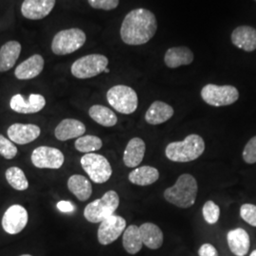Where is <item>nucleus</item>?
Instances as JSON below:
<instances>
[{"label": "nucleus", "mask_w": 256, "mask_h": 256, "mask_svg": "<svg viewBox=\"0 0 256 256\" xmlns=\"http://www.w3.org/2000/svg\"><path fill=\"white\" fill-rule=\"evenodd\" d=\"M158 30L155 14L149 10L138 8L128 12L120 26L122 40L131 46L144 45L150 41Z\"/></svg>", "instance_id": "f257e3e1"}, {"label": "nucleus", "mask_w": 256, "mask_h": 256, "mask_svg": "<svg viewBox=\"0 0 256 256\" xmlns=\"http://www.w3.org/2000/svg\"><path fill=\"white\" fill-rule=\"evenodd\" d=\"M198 192L196 180L190 174H182L178 176L174 185L167 188L164 192L166 202L174 206L187 209L194 204Z\"/></svg>", "instance_id": "f03ea898"}, {"label": "nucleus", "mask_w": 256, "mask_h": 256, "mask_svg": "<svg viewBox=\"0 0 256 256\" xmlns=\"http://www.w3.org/2000/svg\"><path fill=\"white\" fill-rule=\"evenodd\" d=\"M205 151L202 136L191 134L182 142H170L165 148L166 158L174 162H189L198 158Z\"/></svg>", "instance_id": "7ed1b4c3"}, {"label": "nucleus", "mask_w": 256, "mask_h": 256, "mask_svg": "<svg viewBox=\"0 0 256 256\" xmlns=\"http://www.w3.org/2000/svg\"><path fill=\"white\" fill-rule=\"evenodd\" d=\"M119 205V194L117 192L110 190L101 198L88 204L84 210V216L90 223H101L102 221L113 216Z\"/></svg>", "instance_id": "20e7f679"}, {"label": "nucleus", "mask_w": 256, "mask_h": 256, "mask_svg": "<svg viewBox=\"0 0 256 256\" xmlns=\"http://www.w3.org/2000/svg\"><path fill=\"white\" fill-rule=\"evenodd\" d=\"M86 41L84 32L72 28L60 30L55 34L52 41V50L56 55H66L74 54L81 48Z\"/></svg>", "instance_id": "39448f33"}, {"label": "nucleus", "mask_w": 256, "mask_h": 256, "mask_svg": "<svg viewBox=\"0 0 256 256\" xmlns=\"http://www.w3.org/2000/svg\"><path fill=\"white\" fill-rule=\"evenodd\" d=\"M106 99L114 110L126 115L134 113L138 104L136 92L124 84L112 86L106 93Z\"/></svg>", "instance_id": "423d86ee"}, {"label": "nucleus", "mask_w": 256, "mask_h": 256, "mask_svg": "<svg viewBox=\"0 0 256 256\" xmlns=\"http://www.w3.org/2000/svg\"><path fill=\"white\" fill-rule=\"evenodd\" d=\"M108 59L104 55L93 54L76 60L72 66V74L78 79H90L108 68Z\"/></svg>", "instance_id": "0eeeda50"}, {"label": "nucleus", "mask_w": 256, "mask_h": 256, "mask_svg": "<svg viewBox=\"0 0 256 256\" xmlns=\"http://www.w3.org/2000/svg\"><path fill=\"white\" fill-rule=\"evenodd\" d=\"M202 100L212 106L220 108L234 104L239 98L238 88L232 86L208 84L202 90Z\"/></svg>", "instance_id": "6e6552de"}, {"label": "nucleus", "mask_w": 256, "mask_h": 256, "mask_svg": "<svg viewBox=\"0 0 256 256\" xmlns=\"http://www.w3.org/2000/svg\"><path fill=\"white\" fill-rule=\"evenodd\" d=\"M81 165L93 182H106L112 176V167L104 156L95 153L84 154L81 158Z\"/></svg>", "instance_id": "1a4fd4ad"}, {"label": "nucleus", "mask_w": 256, "mask_h": 256, "mask_svg": "<svg viewBox=\"0 0 256 256\" xmlns=\"http://www.w3.org/2000/svg\"><path fill=\"white\" fill-rule=\"evenodd\" d=\"M64 162V154L54 147H37L32 154V162L39 169H59Z\"/></svg>", "instance_id": "9d476101"}, {"label": "nucleus", "mask_w": 256, "mask_h": 256, "mask_svg": "<svg viewBox=\"0 0 256 256\" xmlns=\"http://www.w3.org/2000/svg\"><path fill=\"white\" fill-rule=\"evenodd\" d=\"M126 229V220L120 216L113 214L108 218L102 221L97 232L98 241L104 246L110 245L114 241H116Z\"/></svg>", "instance_id": "9b49d317"}, {"label": "nucleus", "mask_w": 256, "mask_h": 256, "mask_svg": "<svg viewBox=\"0 0 256 256\" xmlns=\"http://www.w3.org/2000/svg\"><path fill=\"white\" fill-rule=\"evenodd\" d=\"M28 212L21 205H12L2 218L3 230L9 234H18L27 226Z\"/></svg>", "instance_id": "f8f14e48"}, {"label": "nucleus", "mask_w": 256, "mask_h": 256, "mask_svg": "<svg viewBox=\"0 0 256 256\" xmlns=\"http://www.w3.org/2000/svg\"><path fill=\"white\" fill-rule=\"evenodd\" d=\"M45 106L46 99L41 94H30L28 99H25L21 94H16L10 101V108L20 114L37 113L43 110Z\"/></svg>", "instance_id": "ddd939ff"}, {"label": "nucleus", "mask_w": 256, "mask_h": 256, "mask_svg": "<svg viewBox=\"0 0 256 256\" xmlns=\"http://www.w3.org/2000/svg\"><path fill=\"white\" fill-rule=\"evenodd\" d=\"M56 0H24L21 14L25 18L40 20L46 18L54 10Z\"/></svg>", "instance_id": "4468645a"}, {"label": "nucleus", "mask_w": 256, "mask_h": 256, "mask_svg": "<svg viewBox=\"0 0 256 256\" xmlns=\"http://www.w3.org/2000/svg\"><path fill=\"white\" fill-rule=\"evenodd\" d=\"M7 134L12 142L24 146L36 140L41 134V129L36 124H14L8 128Z\"/></svg>", "instance_id": "2eb2a0df"}, {"label": "nucleus", "mask_w": 256, "mask_h": 256, "mask_svg": "<svg viewBox=\"0 0 256 256\" xmlns=\"http://www.w3.org/2000/svg\"><path fill=\"white\" fill-rule=\"evenodd\" d=\"M45 66V60L40 54H34L19 64L14 75L18 80H30L41 74Z\"/></svg>", "instance_id": "dca6fc26"}, {"label": "nucleus", "mask_w": 256, "mask_h": 256, "mask_svg": "<svg viewBox=\"0 0 256 256\" xmlns=\"http://www.w3.org/2000/svg\"><path fill=\"white\" fill-rule=\"evenodd\" d=\"M146 151V146L142 138L138 137L131 138L124 152V164L129 168H136L144 160Z\"/></svg>", "instance_id": "f3484780"}, {"label": "nucleus", "mask_w": 256, "mask_h": 256, "mask_svg": "<svg viewBox=\"0 0 256 256\" xmlns=\"http://www.w3.org/2000/svg\"><path fill=\"white\" fill-rule=\"evenodd\" d=\"M86 132V126L75 119H64L58 124L54 130L55 137L61 142L82 137Z\"/></svg>", "instance_id": "a211bd4d"}, {"label": "nucleus", "mask_w": 256, "mask_h": 256, "mask_svg": "<svg viewBox=\"0 0 256 256\" xmlns=\"http://www.w3.org/2000/svg\"><path fill=\"white\" fill-rule=\"evenodd\" d=\"M232 42L239 48L250 52L256 50V30L250 26H240L234 30Z\"/></svg>", "instance_id": "6ab92c4d"}, {"label": "nucleus", "mask_w": 256, "mask_h": 256, "mask_svg": "<svg viewBox=\"0 0 256 256\" xmlns=\"http://www.w3.org/2000/svg\"><path fill=\"white\" fill-rule=\"evenodd\" d=\"M174 115V108L164 102L156 101L149 106L146 113V120L151 126L164 124Z\"/></svg>", "instance_id": "aec40b11"}, {"label": "nucleus", "mask_w": 256, "mask_h": 256, "mask_svg": "<svg viewBox=\"0 0 256 256\" xmlns=\"http://www.w3.org/2000/svg\"><path fill=\"white\" fill-rule=\"evenodd\" d=\"M230 252L236 256H245L248 252L250 239L247 232L242 228L232 230L227 234Z\"/></svg>", "instance_id": "412c9836"}, {"label": "nucleus", "mask_w": 256, "mask_h": 256, "mask_svg": "<svg viewBox=\"0 0 256 256\" xmlns=\"http://www.w3.org/2000/svg\"><path fill=\"white\" fill-rule=\"evenodd\" d=\"M22 46L18 41H9L0 48V72L12 70L21 54Z\"/></svg>", "instance_id": "4be33fe9"}, {"label": "nucleus", "mask_w": 256, "mask_h": 256, "mask_svg": "<svg viewBox=\"0 0 256 256\" xmlns=\"http://www.w3.org/2000/svg\"><path fill=\"white\" fill-rule=\"evenodd\" d=\"M194 54L187 46H174L169 48L164 55L165 64L170 68L192 64Z\"/></svg>", "instance_id": "5701e85b"}, {"label": "nucleus", "mask_w": 256, "mask_h": 256, "mask_svg": "<svg viewBox=\"0 0 256 256\" xmlns=\"http://www.w3.org/2000/svg\"><path fill=\"white\" fill-rule=\"evenodd\" d=\"M140 232L144 245L151 250H158L162 246L164 234L158 226L154 223L146 222L140 226Z\"/></svg>", "instance_id": "b1692460"}, {"label": "nucleus", "mask_w": 256, "mask_h": 256, "mask_svg": "<svg viewBox=\"0 0 256 256\" xmlns=\"http://www.w3.org/2000/svg\"><path fill=\"white\" fill-rule=\"evenodd\" d=\"M160 178L158 170L153 166H140L128 174L129 182L138 186H148L155 183Z\"/></svg>", "instance_id": "393cba45"}, {"label": "nucleus", "mask_w": 256, "mask_h": 256, "mask_svg": "<svg viewBox=\"0 0 256 256\" xmlns=\"http://www.w3.org/2000/svg\"><path fill=\"white\" fill-rule=\"evenodd\" d=\"M68 188L80 202H86L92 196V183L82 174L72 176L68 180Z\"/></svg>", "instance_id": "a878e982"}, {"label": "nucleus", "mask_w": 256, "mask_h": 256, "mask_svg": "<svg viewBox=\"0 0 256 256\" xmlns=\"http://www.w3.org/2000/svg\"><path fill=\"white\" fill-rule=\"evenodd\" d=\"M122 245L129 254H136L144 246V242L140 232V227L130 225L124 232Z\"/></svg>", "instance_id": "bb28decb"}, {"label": "nucleus", "mask_w": 256, "mask_h": 256, "mask_svg": "<svg viewBox=\"0 0 256 256\" xmlns=\"http://www.w3.org/2000/svg\"><path fill=\"white\" fill-rule=\"evenodd\" d=\"M88 114L94 122L104 128L116 126L118 118L112 110L101 104H94L88 110Z\"/></svg>", "instance_id": "cd10ccee"}, {"label": "nucleus", "mask_w": 256, "mask_h": 256, "mask_svg": "<svg viewBox=\"0 0 256 256\" xmlns=\"http://www.w3.org/2000/svg\"><path fill=\"white\" fill-rule=\"evenodd\" d=\"M5 176L7 182L14 189L18 191L27 190L28 182L22 169L18 167H10L6 171Z\"/></svg>", "instance_id": "c85d7f7f"}, {"label": "nucleus", "mask_w": 256, "mask_h": 256, "mask_svg": "<svg viewBox=\"0 0 256 256\" xmlns=\"http://www.w3.org/2000/svg\"><path fill=\"white\" fill-rule=\"evenodd\" d=\"M77 151L82 153H92L101 149L102 142L101 138L93 135H86L78 138L74 144Z\"/></svg>", "instance_id": "c756f323"}, {"label": "nucleus", "mask_w": 256, "mask_h": 256, "mask_svg": "<svg viewBox=\"0 0 256 256\" xmlns=\"http://www.w3.org/2000/svg\"><path fill=\"white\" fill-rule=\"evenodd\" d=\"M202 214H203V218L208 224L214 225L220 220V206L212 200H208L203 205Z\"/></svg>", "instance_id": "7c9ffc66"}, {"label": "nucleus", "mask_w": 256, "mask_h": 256, "mask_svg": "<svg viewBox=\"0 0 256 256\" xmlns=\"http://www.w3.org/2000/svg\"><path fill=\"white\" fill-rule=\"evenodd\" d=\"M18 154V147L10 140L0 134V155L7 160L14 158Z\"/></svg>", "instance_id": "2f4dec72"}, {"label": "nucleus", "mask_w": 256, "mask_h": 256, "mask_svg": "<svg viewBox=\"0 0 256 256\" xmlns=\"http://www.w3.org/2000/svg\"><path fill=\"white\" fill-rule=\"evenodd\" d=\"M240 216L248 225L256 227V205L246 203L240 207Z\"/></svg>", "instance_id": "473e14b6"}, {"label": "nucleus", "mask_w": 256, "mask_h": 256, "mask_svg": "<svg viewBox=\"0 0 256 256\" xmlns=\"http://www.w3.org/2000/svg\"><path fill=\"white\" fill-rule=\"evenodd\" d=\"M242 156L248 164H256V136L252 138L245 146Z\"/></svg>", "instance_id": "72a5a7b5"}, {"label": "nucleus", "mask_w": 256, "mask_h": 256, "mask_svg": "<svg viewBox=\"0 0 256 256\" xmlns=\"http://www.w3.org/2000/svg\"><path fill=\"white\" fill-rule=\"evenodd\" d=\"M93 9L111 10L119 6L120 0H88Z\"/></svg>", "instance_id": "f704fd0d"}, {"label": "nucleus", "mask_w": 256, "mask_h": 256, "mask_svg": "<svg viewBox=\"0 0 256 256\" xmlns=\"http://www.w3.org/2000/svg\"><path fill=\"white\" fill-rule=\"evenodd\" d=\"M198 256H218V250L210 243H205L198 250Z\"/></svg>", "instance_id": "c9c22d12"}, {"label": "nucleus", "mask_w": 256, "mask_h": 256, "mask_svg": "<svg viewBox=\"0 0 256 256\" xmlns=\"http://www.w3.org/2000/svg\"><path fill=\"white\" fill-rule=\"evenodd\" d=\"M57 209L62 212H72L75 210L74 204L72 202H66V200L58 202Z\"/></svg>", "instance_id": "e433bc0d"}, {"label": "nucleus", "mask_w": 256, "mask_h": 256, "mask_svg": "<svg viewBox=\"0 0 256 256\" xmlns=\"http://www.w3.org/2000/svg\"><path fill=\"white\" fill-rule=\"evenodd\" d=\"M250 256H256V250H254L250 254Z\"/></svg>", "instance_id": "4c0bfd02"}, {"label": "nucleus", "mask_w": 256, "mask_h": 256, "mask_svg": "<svg viewBox=\"0 0 256 256\" xmlns=\"http://www.w3.org/2000/svg\"><path fill=\"white\" fill-rule=\"evenodd\" d=\"M104 72H106V74H108V72H110V70H108V68H106V70H104Z\"/></svg>", "instance_id": "58836bf2"}, {"label": "nucleus", "mask_w": 256, "mask_h": 256, "mask_svg": "<svg viewBox=\"0 0 256 256\" xmlns=\"http://www.w3.org/2000/svg\"><path fill=\"white\" fill-rule=\"evenodd\" d=\"M30 256V254H22V256Z\"/></svg>", "instance_id": "ea45409f"}, {"label": "nucleus", "mask_w": 256, "mask_h": 256, "mask_svg": "<svg viewBox=\"0 0 256 256\" xmlns=\"http://www.w3.org/2000/svg\"></svg>", "instance_id": "a19ab883"}]
</instances>
